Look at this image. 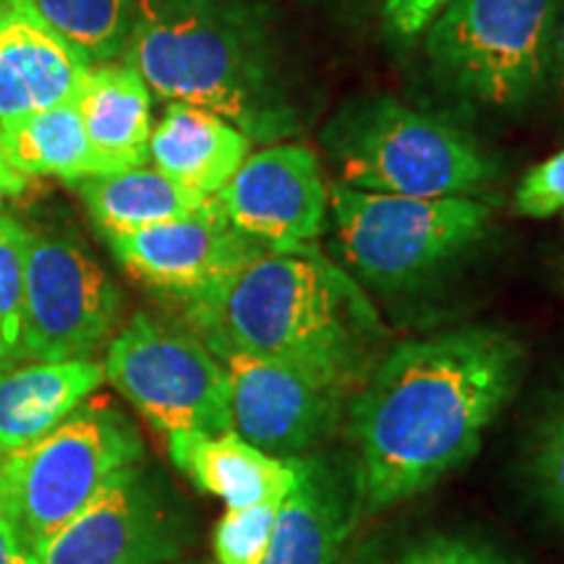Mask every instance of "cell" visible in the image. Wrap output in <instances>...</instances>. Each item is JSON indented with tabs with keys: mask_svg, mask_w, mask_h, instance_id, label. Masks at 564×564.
I'll return each mask as SVG.
<instances>
[{
	"mask_svg": "<svg viewBox=\"0 0 564 564\" xmlns=\"http://www.w3.org/2000/svg\"><path fill=\"white\" fill-rule=\"evenodd\" d=\"M525 350L499 327H463L387 352L350 403L358 512H382L453 474L510 403Z\"/></svg>",
	"mask_w": 564,
	"mask_h": 564,
	"instance_id": "1",
	"label": "cell"
},
{
	"mask_svg": "<svg viewBox=\"0 0 564 564\" xmlns=\"http://www.w3.org/2000/svg\"><path fill=\"white\" fill-rule=\"evenodd\" d=\"M183 303L212 352L241 350L291 366L343 394L361 390L387 335L356 278L314 246L264 249Z\"/></svg>",
	"mask_w": 564,
	"mask_h": 564,
	"instance_id": "2",
	"label": "cell"
},
{
	"mask_svg": "<svg viewBox=\"0 0 564 564\" xmlns=\"http://www.w3.org/2000/svg\"><path fill=\"white\" fill-rule=\"evenodd\" d=\"M123 58L162 100L217 112L251 141L301 131L270 13L251 0H137Z\"/></svg>",
	"mask_w": 564,
	"mask_h": 564,
	"instance_id": "3",
	"label": "cell"
},
{
	"mask_svg": "<svg viewBox=\"0 0 564 564\" xmlns=\"http://www.w3.org/2000/svg\"><path fill=\"white\" fill-rule=\"evenodd\" d=\"M322 139L340 167L343 186L358 192L470 196L497 175L476 139L387 95L345 102Z\"/></svg>",
	"mask_w": 564,
	"mask_h": 564,
	"instance_id": "4",
	"label": "cell"
},
{
	"mask_svg": "<svg viewBox=\"0 0 564 564\" xmlns=\"http://www.w3.org/2000/svg\"><path fill=\"white\" fill-rule=\"evenodd\" d=\"M335 251L343 264L379 293H411L455 267L484 241L491 207L474 196L329 192Z\"/></svg>",
	"mask_w": 564,
	"mask_h": 564,
	"instance_id": "5",
	"label": "cell"
},
{
	"mask_svg": "<svg viewBox=\"0 0 564 564\" xmlns=\"http://www.w3.org/2000/svg\"><path fill=\"white\" fill-rule=\"evenodd\" d=\"M141 455L137 426L116 405L84 400L42 440L0 457V514L34 552Z\"/></svg>",
	"mask_w": 564,
	"mask_h": 564,
	"instance_id": "6",
	"label": "cell"
},
{
	"mask_svg": "<svg viewBox=\"0 0 564 564\" xmlns=\"http://www.w3.org/2000/svg\"><path fill=\"white\" fill-rule=\"evenodd\" d=\"M562 0H449L426 30L442 89L491 110H520L546 89Z\"/></svg>",
	"mask_w": 564,
	"mask_h": 564,
	"instance_id": "7",
	"label": "cell"
},
{
	"mask_svg": "<svg viewBox=\"0 0 564 564\" xmlns=\"http://www.w3.org/2000/svg\"><path fill=\"white\" fill-rule=\"evenodd\" d=\"M105 379L160 429L230 432L228 377L199 335L137 314L105 352Z\"/></svg>",
	"mask_w": 564,
	"mask_h": 564,
	"instance_id": "8",
	"label": "cell"
},
{
	"mask_svg": "<svg viewBox=\"0 0 564 564\" xmlns=\"http://www.w3.org/2000/svg\"><path fill=\"white\" fill-rule=\"evenodd\" d=\"M121 316V293L97 259L66 232H30L21 358L74 361L100 350Z\"/></svg>",
	"mask_w": 564,
	"mask_h": 564,
	"instance_id": "9",
	"label": "cell"
},
{
	"mask_svg": "<svg viewBox=\"0 0 564 564\" xmlns=\"http://www.w3.org/2000/svg\"><path fill=\"white\" fill-rule=\"evenodd\" d=\"M186 546V523L158 476L118 470L84 510L34 549V564H167Z\"/></svg>",
	"mask_w": 564,
	"mask_h": 564,
	"instance_id": "10",
	"label": "cell"
},
{
	"mask_svg": "<svg viewBox=\"0 0 564 564\" xmlns=\"http://www.w3.org/2000/svg\"><path fill=\"white\" fill-rule=\"evenodd\" d=\"M215 199L232 228L270 251L312 249L329 215L319 158L306 144L249 154Z\"/></svg>",
	"mask_w": 564,
	"mask_h": 564,
	"instance_id": "11",
	"label": "cell"
},
{
	"mask_svg": "<svg viewBox=\"0 0 564 564\" xmlns=\"http://www.w3.org/2000/svg\"><path fill=\"white\" fill-rule=\"evenodd\" d=\"M228 377L230 429L262 453L295 460L340 423L348 394L241 350H215Z\"/></svg>",
	"mask_w": 564,
	"mask_h": 564,
	"instance_id": "12",
	"label": "cell"
},
{
	"mask_svg": "<svg viewBox=\"0 0 564 564\" xmlns=\"http://www.w3.org/2000/svg\"><path fill=\"white\" fill-rule=\"evenodd\" d=\"M105 238L131 278L181 301L207 293L264 251L225 220L217 199L199 215Z\"/></svg>",
	"mask_w": 564,
	"mask_h": 564,
	"instance_id": "13",
	"label": "cell"
},
{
	"mask_svg": "<svg viewBox=\"0 0 564 564\" xmlns=\"http://www.w3.org/2000/svg\"><path fill=\"white\" fill-rule=\"evenodd\" d=\"M91 63L40 17L9 0L0 19V126L76 100Z\"/></svg>",
	"mask_w": 564,
	"mask_h": 564,
	"instance_id": "14",
	"label": "cell"
},
{
	"mask_svg": "<svg viewBox=\"0 0 564 564\" xmlns=\"http://www.w3.org/2000/svg\"><path fill=\"white\" fill-rule=\"evenodd\" d=\"M358 514L352 484L322 457H299V478L280 507L262 564H335Z\"/></svg>",
	"mask_w": 564,
	"mask_h": 564,
	"instance_id": "15",
	"label": "cell"
},
{
	"mask_svg": "<svg viewBox=\"0 0 564 564\" xmlns=\"http://www.w3.org/2000/svg\"><path fill=\"white\" fill-rule=\"evenodd\" d=\"M100 175L141 167L150 160L152 91L131 66H91L76 95Z\"/></svg>",
	"mask_w": 564,
	"mask_h": 564,
	"instance_id": "16",
	"label": "cell"
},
{
	"mask_svg": "<svg viewBox=\"0 0 564 564\" xmlns=\"http://www.w3.org/2000/svg\"><path fill=\"white\" fill-rule=\"evenodd\" d=\"M251 152V139L230 121L194 105L171 102L152 129V167L178 186L212 199Z\"/></svg>",
	"mask_w": 564,
	"mask_h": 564,
	"instance_id": "17",
	"label": "cell"
},
{
	"mask_svg": "<svg viewBox=\"0 0 564 564\" xmlns=\"http://www.w3.org/2000/svg\"><path fill=\"white\" fill-rule=\"evenodd\" d=\"M105 382L102 364L34 361L0 373V457L37 442Z\"/></svg>",
	"mask_w": 564,
	"mask_h": 564,
	"instance_id": "18",
	"label": "cell"
},
{
	"mask_svg": "<svg viewBox=\"0 0 564 564\" xmlns=\"http://www.w3.org/2000/svg\"><path fill=\"white\" fill-rule=\"evenodd\" d=\"M175 468L202 491L223 499L228 510L262 502L274 491L293 489L299 478V457L280 460L241 440L236 432L167 434Z\"/></svg>",
	"mask_w": 564,
	"mask_h": 564,
	"instance_id": "19",
	"label": "cell"
},
{
	"mask_svg": "<svg viewBox=\"0 0 564 564\" xmlns=\"http://www.w3.org/2000/svg\"><path fill=\"white\" fill-rule=\"evenodd\" d=\"M84 207L105 236L133 232L150 225L199 215L215 202L188 192L160 173L158 167H129V171L89 175L74 183Z\"/></svg>",
	"mask_w": 564,
	"mask_h": 564,
	"instance_id": "20",
	"label": "cell"
},
{
	"mask_svg": "<svg viewBox=\"0 0 564 564\" xmlns=\"http://www.w3.org/2000/svg\"><path fill=\"white\" fill-rule=\"evenodd\" d=\"M0 150L24 178L53 175L76 183L100 175L74 100L0 126Z\"/></svg>",
	"mask_w": 564,
	"mask_h": 564,
	"instance_id": "21",
	"label": "cell"
},
{
	"mask_svg": "<svg viewBox=\"0 0 564 564\" xmlns=\"http://www.w3.org/2000/svg\"><path fill=\"white\" fill-rule=\"evenodd\" d=\"M32 6L91 66L121 58L137 17V0H32Z\"/></svg>",
	"mask_w": 564,
	"mask_h": 564,
	"instance_id": "22",
	"label": "cell"
},
{
	"mask_svg": "<svg viewBox=\"0 0 564 564\" xmlns=\"http://www.w3.org/2000/svg\"><path fill=\"white\" fill-rule=\"evenodd\" d=\"M528 478L539 502L564 528V384L552 394L531 432Z\"/></svg>",
	"mask_w": 564,
	"mask_h": 564,
	"instance_id": "23",
	"label": "cell"
},
{
	"mask_svg": "<svg viewBox=\"0 0 564 564\" xmlns=\"http://www.w3.org/2000/svg\"><path fill=\"white\" fill-rule=\"evenodd\" d=\"M350 564H523L510 554L499 552L486 541L468 535L429 533L398 544L373 546L358 554Z\"/></svg>",
	"mask_w": 564,
	"mask_h": 564,
	"instance_id": "24",
	"label": "cell"
},
{
	"mask_svg": "<svg viewBox=\"0 0 564 564\" xmlns=\"http://www.w3.org/2000/svg\"><path fill=\"white\" fill-rule=\"evenodd\" d=\"M291 491V489H288ZM288 491H274L262 502L228 510L215 528L217 564H262L270 549L280 507Z\"/></svg>",
	"mask_w": 564,
	"mask_h": 564,
	"instance_id": "25",
	"label": "cell"
},
{
	"mask_svg": "<svg viewBox=\"0 0 564 564\" xmlns=\"http://www.w3.org/2000/svg\"><path fill=\"white\" fill-rule=\"evenodd\" d=\"M26 243L30 230L9 215H0V358H21V306H24Z\"/></svg>",
	"mask_w": 564,
	"mask_h": 564,
	"instance_id": "26",
	"label": "cell"
},
{
	"mask_svg": "<svg viewBox=\"0 0 564 564\" xmlns=\"http://www.w3.org/2000/svg\"><path fill=\"white\" fill-rule=\"evenodd\" d=\"M514 209L518 215L535 217V220H544L564 209V150L539 162L520 181L514 192Z\"/></svg>",
	"mask_w": 564,
	"mask_h": 564,
	"instance_id": "27",
	"label": "cell"
},
{
	"mask_svg": "<svg viewBox=\"0 0 564 564\" xmlns=\"http://www.w3.org/2000/svg\"><path fill=\"white\" fill-rule=\"evenodd\" d=\"M447 3L449 0H384V17L398 37L415 40L434 24Z\"/></svg>",
	"mask_w": 564,
	"mask_h": 564,
	"instance_id": "28",
	"label": "cell"
},
{
	"mask_svg": "<svg viewBox=\"0 0 564 564\" xmlns=\"http://www.w3.org/2000/svg\"><path fill=\"white\" fill-rule=\"evenodd\" d=\"M546 87L554 91L556 102L564 108V0L556 11V24L552 34V51H549V70Z\"/></svg>",
	"mask_w": 564,
	"mask_h": 564,
	"instance_id": "29",
	"label": "cell"
},
{
	"mask_svg": "<svg viewBox=\"0 0 564 564\" xmlns=\"http://www.w3.org/2000/svg\"><path fill=\"white\" fill-rule=\"evenodd\" d=\"M0 564H34L32 552L3 514H0Z\"/></svg>",
	"mask_w": 564,
	"mask_h": 564,
	"instance_id": "30",
	"label": "cell"
},
{
	"mask_svg": "<svg viewBox=\"0 0 564 564\" xmlns=\"http://www.w3.org/2000/svg\"><path fill=\"white\" fill-rule=\"evenodd\" d=\"M26 186H30V178L13 171L11 162L6 160L3 150H0V202L9 199V196H19Z\"/></svg>",
	"mask_w": 564,
	"mask_h": 564,
	"instance_id": "31",
	"label": "cell"
},
{
	"mask_svg": "<svg viewBox=\"0 0 564 564\" xmlns=\"http://www.w3.org/2000/svg\"><path fill=\"white\" fill-rule=\"evenodd\" d=\"M6 9H9V0H0V19H3Z\"/></svg>",
	"mask_w": 564,
	"mask_h": 564,
	"instance_id": "32",
	"label": "cell"
},
{
	"mask_svg": "<svg viewBox=\"0 0 564 564\" xmlns=\"http://www.w3.org/2000/svg\"><path fill=\"white\" fill-rule=\"evenodd\" d=\"M11 366H13L11 361H3V358H0V373H3L6 369H11Z\"/></svg>",
	"mask_w": 564,
	"mask_h": 564,
	"instance_id": "33",
	"label": "cell"
}]
</instances>
